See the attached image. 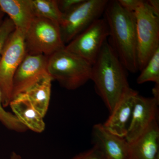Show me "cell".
Wrapping results in <instances>:
<instances>
[{
	"label": "cell",
	"instance_id": "cell-18",
	"mask_svg": "<svg viewBox=\"0 0 159 159\" xmlns=\"http://www.w3.org/2000/svg\"><path fill=\"white\" fill-rule=\"evenodd\" d=\"M137 80L138 84L153 82L159 84V48L148 61Z\"/></svg>",
	"mask_w": 159,
	"mask_h": 159
},
{
	"label": "cell",
	"instance_id": "cell-21",
	"mask_svg": "<svg viewBox=\"0 0 159 159\" xmlns=\"http://www.w3.org/2000/svg\"><path fill=\"white\" fill-rule=\"evenodd\" d=\"M71 159H105L102 153L96 147L78 154Z\"/></svg>",
	"mask_w": 159,
	"mask_h": 159
},
{
	"label": "cell",
	"instance_id": "cell-7",
	"mask_svg": "<svg viewBox=\"0 0 159 159\" xmlns=\"http://www.w3.org/2000/svg\"><path fill=\"white\" fill-rule=\"evenodd\" d=\"M25 34L16 30L11 34L0 60V90L4 108L9 106L12 97L14 74L26 55Z\"/></svg>",
	"mask_w": 159,
	"mask_h": 159
},
{
	"label": "cell",
	"instance_id": "cell-6",
	"mask_svg": "<svg viewBox=\"0 0 159 159\" xmlns=\"http://www.w3.org/2000/svg\"><path fill=\"white\" fill-rule=\"evenodd\" d=\"M108 2L107 0H84L70 11L62 14L59 27L65 45L101 17Z\"/></svg>",
	"mask_w": 159,
	"mask_h": 159
},
{
	"label": "cell",
	"instance_id": "cell-24",
	"mask_svg": "<svg viewBox=\"0 0 159 159\" xmlns=\"http://www.w3.org/2000/svg\"><path fill=\"white\" fill-rule=\"evenodd\" d=\"M148 4L157 13H159V0H149L147 1Z\"/></svg>",
	"mask_w": 159,
	"mask_h": 159
},
{
	"label": "cell",
	"instance_id": "cell-10",
	"mask_svg": "<svg viewBox=\"0 0 159 159\" xmlns=\"http://www.w3.org/2000/svg\"><path fill=\"white\" fill-rule=\"evenodd\" d=\"M159 104V100L154 97H143L138 94L125 138L128 143L134 142L158 121Z\"/></svg>",
	"mask_w": 159,
	"mask_h": 159
},
{
	"label": "cell",
	"instance_id": "cell-13",
	"mask_svg": "<svg viewBox=\"0 0 159 159\" xmlns=\"http://www.w3.org/2000/svg\"><path fill=\"white\" fill-rule=\"evenodd\" d=\"M129 159H159L158 121L134 142L129 143Z\"/></svg>",
	"mask_w": 159,
	"mask_h": 159
},
{
	"label": "cell",
	"instance_id": "cell-3",
	"mask_svg": "<svg viewBox=\"0 0 159 159\" xmlns=\"http://www.w3.org/2000/svg\"><path fill=\"white\" fill-rule=\"evenodd\" d=\"M92 65L64 48L48 57V72L52 80L69 90L77 89L91 80Z\"/></svg>",
	"mask_w": 159,
	"mask_h": 159
},
{
	"label": "cell",
	"instance_id": "cell-27",
	"mask_svg": "<svg viewBox=\"0 0 159 159\" xmlns=\"http://www.w3.org/2000/svg\"><path fill=\"white\" fill-rule=\"evenodd\" d=\"M5 14H6L5 12L3 11L2 9L0 7V26L2 24L3 22L5 20L4 16H5Z\"/></svg>",
	"mask_w": 159,
	"mask_h": 159
},
{
	"label": "cell",
	"instance_id": "cell-16",
	"mask_svg": "<svg viewBox=\"0 0 159 159\" xmlns=\"http://www.w3.org/2000/svg\"><path fill=\"white\" fill-rule=\"evenodd\" d=\"M52 80L51 77H47L24 93L34 108L44 117L50 104Z\"/></svg>",
	"mask_w": 159,
	"mask_h": 159
},
{
	"label": "cell",
	"instance_id": "cell-9",
	"mask_svg": "<svg viewBox=\"0 0 159 159\" xmlns=\"http://www.w3.org/2000/svg\"><path fill=\"white\" fill-rule=\"evenodd\" d=\"M48 56L43 54H26L14 74L11 100L50 77L48 72Z\"/></svg>",
	"mask_w": 159,
	"mask_h": 159
},
{
	"label": "cell",
	"instance_id": "cell-12",
	"mask_svg": "<svg viewBox=\"0 0 159 159\" xmlns=\"http://www.w3.org/2000/svg\"><path fill=\"white\" fill-rule=\"evenodd\" d=\"M136 91L130 88L123 96L113 110L103 126L110 133L120 137L125 138L130 122L135 97L138 95Z\"/></svg>",
	"mask_w": 159,
	"mask_h": 159
},
{
	"label": "cell",
	"instance_id": "cell-14",
	"mask_svg": "<svg viewBox=\"0 0 159 159\" xmlns=\"http://www.w3.org/2000/svg\"><path fill=\"white\" fill-rule=\"evenodd\" d=\"M9 106L13 114L28 129L36 133H41L45 130L44 117L34 108L25 94L15 97Z\"/></svg>",
	"mask_w": 159,
	"mask_h": 159
},
{
	"label": "cell",
	"instance_id": "cell-23",
	"mask_svg": "<svg viewBox=\"0 0 159 159\" xmlns=\"http://www.w3.org/2000/svg\"><path fill=\"white\" fill-rule=\"evenodd\" d=\"M142 0H118L124 9L130 12H134L143 3Z\"/></svg>",
	"mask_w": 159,
	"mask_h": 159
},
{
	"label": "cell",
	"instance_id": "cell-11",
	"mask_svg": "<svg viewBox=\"0 0 159 159\" xmlns=\"http://www.w3.org/2000/svg\"><path fill=\"white\" fill-rule=\"evenodd\" d=\"M93 146L105 159H129V143L107 130L101 123L95 124L92 130Z\"/></svg>",
	"mask_w": 159,
	"mask_h": 159
},
{
	"label": "cell",
	"instance_id": "cell-8",
	"mask_svg": "<svg viewBox=\"0 0 159 159\" xmlns=\"http://www.w3.org/2000/svg\"><path fill=\"white\" fill-rule=\"evenodd\" d=\"M109 36L107 22L100 17L66 45L65 49L93 65Z\"/></svg>",
	"mask_w": 159,
	"mask_h": 159
},
{
	"label": "cell",
	"instance_id": "cell-20",
	"mask_svg": "<svg viewBox=\"0 0 159 159\" xmlns=\"http://www.w3.org/2000/svg\"><path fill=\"white\" fill-rule=\"evenodd\" d=\"M15 29L13 22L9 17L6 18L0 26V60L7 42Z\"/></svg>",
	"mask_w": 159,
	"mask_h": 159
},
{
	"label": "cell",
	"instance_id": "cell-4",
	"mask_svg": "<svg viewBox=\"0 0 159 159\" xmlns=\"http://www.w3.org/2000/svg\"><path fill=\"white\" fill-rule=\"evenodd\" d=\"M134 14L138 68L141 71L159 48V13L144 1Z\"/></svg>",
	"mask_w": 159,
	"mask_h": 159
},
{
	"label": "cell",
	"instance_id": "cell-15",
	"mask_svg": "<svg viewBox=\"0 0 159 159\" xmlns=\"http://www.w3.org/2000/svg\"><path fill=\"white\" fill-rule=\"evenodd\" d=\"M0 7L13 22L16 29L25 34L35 17L31 0H0Z\"/></svg>",
	"mask_w": 159,
	"mask_h": 159
},
{
	"label": "cell",
	"instance_id": "cell-26",
	"mask_svg": "<svg viewBox=\"0 0 159 159\" xmlns=\"http://www.w3.org/2000/svg\"><path fill=\"white\" fill-rule=\"evenodd\" d=\"M10 159H22V158L19 154L15 152H12L10 155Z\"/></svg>",
	"mask_w": 159,
	"mask_h": 159
},
{
	"label": "cell",
	"instance_id": "cell-22",
	"mask_svg": "<svg viewBox=\"0 0 159 159\" xmlns=\"http://www.w3.org/2000/svg\"><path fill=\"white\" fill-rule=\"evenodd\" d=\"M84 0H58L57 5L62 14L68 12L77 6Z\"/></svg>",
	"mask_w": 159,
	"mask_h": 159
},
{
	"label": "cell",
	"instance_id": "cell-2",
	"mask_svg": "<svg viewBox=\"0 0 159 159\" xmlns=\"http://www.w3.org/2000/svg\"><path fill=\"white\" fill-rule=\"evenodd\" d=\"M103 14L109 29L110 44L125 70L136 73L139 70L134 12L124 9L118 1H109Z\"/></svg>",
	"mask_w": 159,
	"mask_h": 159
},
{
	"label": "cell",
	"instance_id": "cell-19",
	"mask_svg": "<svg viewBox=\"0 0 159 159\" xmlns=\"http://www.w3.org/2000/svg\"><path fill=\"white\" fill-rule=\"evenodd\" d=\"M0 122L9 130L24 133L28 129L20 122L13 113L5 110L2 104V94L0 90Z\"/></svg>",
	"mask_w": 159,
	"mask_h": 159
},
{
	"label": "cell",
	"instance_id": "cell-25",
	"mask_svg": "<svg viewBox=\"0 0 159 159\" xmlns=\"http://www.w3.org/2000/svg\"><path fill=\"white\" fill-rule=\"evenodd\" d=\"M153 97L159 100V84H155L152 89Z\"/></svg>",
	"mask_w": 159,
	"mask_h": 159
},
{
	"label": "cell",
	"instance_id": "cell-5",
	"mask_svg": "<svg viewBox=\"0 0 159 159\" xmlns=\"http://www.w3.org/2000/svg\"><path fill=\"white\" fill-rule=\"evenodd\" d=\"M26 54L50 56L64 49L59 25L51 20L35 17L25 34Z\"/></svg>",
	"mask_w": 159,
	"mask_h": 159
},
{
	"label": "cell",
	"instance_id": "cell-17",
	"mask_svg": "<svg viewBox=\"0 0 159 159\" xmlns=\"http://www.w3.org/2000/svg\"><path fill=\"white\" fill-rule=\"evenodd\" d=\"M35 17L51 20L59 25L62 13L60 11L56 0H31Z\"/></svg>",
	"mask_w": 159,
	"mask_h": 159
},
{
	"label": "cell",
	"instance_id": "cell-1",
	"mask_svg": "<svg viewBox=\"0 0 159 159\" xmlns=\"http://www.w3.org/2000/svg\"><path fill=\"white\" fill-rule=\"evenodd\" d=\"M91 80L110 113L131 88L125 69L107 40L92 65Z\"/></svg>",
	"mask_w": 159,
	"mask_h": 159
}]
</instances>
